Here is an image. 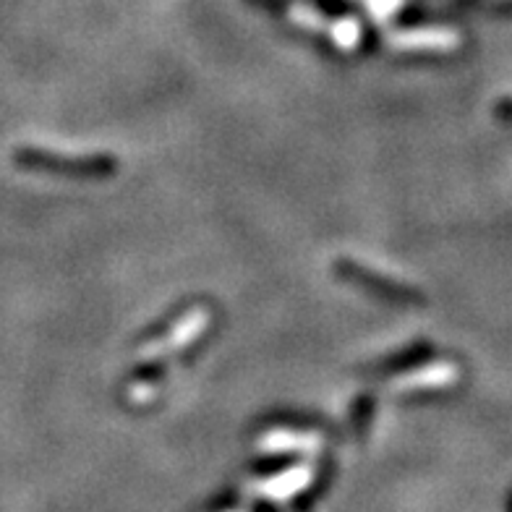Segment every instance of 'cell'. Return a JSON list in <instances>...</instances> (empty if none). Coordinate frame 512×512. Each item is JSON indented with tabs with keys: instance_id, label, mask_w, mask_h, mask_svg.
<instances>
[{
	"instance_id": "6da1fadb",
	"label": "cell",
	"mask_w": 512,
	"mask_h": 512,
	"mask_svg": "<svg viewBox=\"0 0 512 512\" xmlns=\"http://www.w3.org/2000/svg\"><path fill=\"white\" fill-rule=\"evenodd\" d=\"M24 160L34 168H45L50 173H66V176H108L113 173L115 162L105 155L95 157H58L48 152H29Z\"/></svg>"
},
{
	"instance_id": "7a4b0ae2",
	"label": "cell",
	"mask_w": 512,
	"mask_h": 512,
	"mask_svg": "<svg viewBox=\"0 0 512 512\" xmlns=\"http://www.w3.org/2000/svg\"><path fill=\"white\" fill-rule=\"evenodd\" d=\"M337 270L343 272L345 280H351V283L361 285L366 290H374L379 296L392 298V301H408L413 296L411 290L405 288L403 283H395V280H387V277H379L377 272L366 270L364 264L356 262H340L337 264Z\"/></svg>"
}]
</instances>
